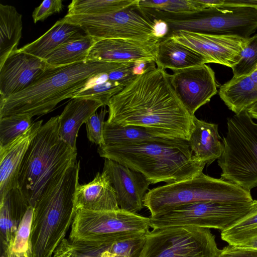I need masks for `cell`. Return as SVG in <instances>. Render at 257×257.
Here are the masks:
<instances>
[{
    "instance_id": "cell-1",
    "label": "cell",
    "mask_w": 257,
    "mask_h": 257,
    "mask_svg": "<svg viewBox=\"0 0 257 257\" xmlns=\"http://www.w3.org/2000/svg\"><path fill=\"white\" fill-rule=\"evenodd\" d=\"M155 64L111 98L106 121L143 126L188 141L194 126L193 116L177 96L170 74Z\"/></svg>"
},
{
    "instance_id": "cell-2",
    "label": "cell",
    "mask_w": 257,
    "mask_h": 257,
    "mask_svg": "<svg viewBox=\"0 0 257 257\" xmlns=\"http://www.w3.org/2000/svg\"><path fill=\"white\" fill-rule=\"evenodd\" d=\"M120 62L86 60L48 67L28 87L0 101V118L14 115L46 114L61 101L72 98L92 79L106 75Z\"/></svg>"
},
{
    "instance_id": "cell-3",
    "label": "cell",
    "mask_w": 257,
    "mask_h": 257,
    "mask_svg": "<svg viewBox=\"0 0 257 257\" xmlns=\"http://www.w3.org/2000/svg\"><path fill=\"white\" fill-rule=\"evenodd\" d=\"M59 115L42 125L24 156L18 177V188L30 206L58 183L77 162V151L59 136Z\"/></svg>"
},
{
    "instance_id": "cell-4",
    "label": "cell",
    "mask_w": 257,
    "mask_h": 257,
    "mask_svg": "<svg viewBox=\"0 0 257 257\" xmlns=\"http://www.w3.org/2000/svg\"><path fill=\"white\" fill-rule=\"evenodd\" d=\"M97 152L101 157L141 173L151 184L190 180L202 173L206 165L189 148L159 143L105 145L99 146Z\"/></svg>"
},
{
    "instance_id": "cell-5",
    "label": "cell",
    "mask_w": 257,
    "mask_h": 257,
    "mask_svg": "<svg viewBox=\"0 0 257 257\" xmlns=\"http://www.w3.org/2000/svg\"><path fill=\"white\" fill-rule=\"evenodd\" d=\"M80 161L70 167L60 181L34 207L29 257H52L71 228L76 212Z\"/></svg>"
},
{
    "instance_id": "cell-6",
    "label": "cell",
    "mask_w": 257,
    "mask_h": 257,
    "mask_svg": "<svg viewBox=\"0 0 257 257\" xmlns=\"http://www.w3.org/2000/svg\"><path fill=\"white\" fill-rule=\"evenodd\" d=\"M150 228V217L120 208L103 211L79 209L68 240L79 253L98 256L112 243L145 235Z\"/></svg>"
},
{
    "instance_id": "cell-7",
    "label": "cell",
    "mask_w": 257,
    "mask_h": 257,
    "mask_svg": "<svg viewBox=\"0 0 257 257\" xmlns=\"http://www.w3.org/2000/svg\"><path fill=\"white\" fill-rule=\"evenodd\" d=\"M252 200L250 191L202 172L190 180L150 190L144 198V205L149 210L151 216H154L178 206L196 202L247 203Z\"/></svg>"
},
{
    "instance_id": "cell-8",
    "label": "cell",
    "mask_w": 257,
    "mask_h": 257,
    "mask_svg": "<svg viewBox=\"0 0 257 257\" xmlns=\"http://www.w3.org/2000/svg\"><path fill=\"white\" fill-rule=\"evenodd\" d=\"M218 159L221 179L250 191L257 187V123L247 110L227 118Z\"/></svg>"
},
{
    "instance_id": "cell-9",
    "label": "cell",
    "mask_w": 257,
    "mask_h": 257,
    "mask_svg": "<svg viewBox=\"0 0 257 257\" xmlns=\"http://www.w3.org/2000/svg\"><path fill=\"white\" fill-rule=\"evenodd\" d=\"M160 19L168 25L167 37L183 30L248 39L257 30V9L249 7L220 6L190 14L164 15Z\"/></svg>"
},
{
    "instance_id": "cell-10",
    "label": "cell",
    "mask_w": 257,
    "mask_h": 257,
    "mask_svg": "<svg viewBox=\"0 0 257 257\" xmlns=\"http://www.w3.org/2000/svg\"><path fill=\"white\" fill-rule=\"evenodd\" d=\"M221 251L208 228L172 227L149 230L138 257H218Z\"/></svg>"
},
{
    "instance_id": "cell-11",
    "label": "cell",
    "mask_w": 257,
    "mask_h": 257,
    "mask_svg": "<svg viewBox=\"0 0 257 257\" xmlns=\"http://www.w3.org/2000/svg\"><path fill=\"white\" fill-rule=\"evenodd\" d=\"M251 202L205 201L179 206L159 215L150 216V227L158 229L193 226L223 231L249 212Z\"/></svg>"
},
{
    "instance_id": "cell-12",
    "label": "cell",
    "mask_w": 257,
    "mask_h": 257,
    "mask_svg": "<svg viewBox=\"0 0 257 257\" xmlns=\"http://www.w3.org/2000/svg\"><path fill=\"white\" fill-rule=\"evenodd\" d=\"M132 8L98 15H66L63 19L83 30L95 42L118 38L159 40L156 37L152 20Z\"/></svg>"
},
{
    "instance_id": "cell-13",
    "label": "cell",
    "mask_w": 257,
    "mask_h": 257,
    "mask_svg": "<svg viewBox=\"0 0 257 257\" xmlns=\"http://www.w3.org/2000/svg\"><path fill=\"white\" fill-rule=\"evenodd\" d=\"M167 37L204 57L208 63L231 68L239 60L247 39L236 36L216 35L179 31Z\"/></svg>"
},
{
    "instance_id": "cell-14",
    "label": "cell",
    "mask_w": 257,
    "mask_h": 257,
    "mask_svg": "<svg viewBox=\"0 0 257 257\" xmlns=\"http://www.w3.org/2000/svg\"><path fill=\"white\" fill-rule=\"evenodd\" d=\"M170 75L171 85L177 96L191 116L209 102L217 92L213 70L203 64L173 70Z\"/></svg>"
},
{
    "instance_id": "cell-15",
    "label": "cell",
    "mask_w": 257,
    "mask_h": 257,
    "mask_svg": "<svg viewBox=\"0 0 257 257\" xmlns=\"http://www.w3.org/2000/svg\"><path fill=\"white\" fill-rule=\"evenodd\" d=\"M103 171L110 179L121 209L137 213L144 207L151 184L142 174L108 159H104Z\"/></svg>"
},
{
    "instance_id": "cell-16",
    "label": "cell",
    "mask_w": 257,
    "mask_h": 257,
    "mask_svg": "<svg viewBox=\"0 0 257 257\" xmlns=\"http://www.w3.org/2000/svg\"><path fill=\"white\" fill-rule=\"evenodd\" d=\"M47 67L45 60L19 49L0 66V101L28 87Z\"/></svg>"
},
{
    "instance_id": "cell-17",
    "label": "cell",
    "mask_w": 257,
    "mask_h": 257,
    "mask_svg": "<svg viewBox=\"0 0 257 257\" xmlns=\"http://www.w3.org/2000/svg\"><path fill=\"white\" fill-rule=\"evenodd\" d=\"M160 41L120 38L99 40L90 48L87 60L155 62Z\"/></svg>"
},
{
    "instance_id": "cell-18",
    "label": "cell",
    "mask_w": 257,
    "mask_h": 257,
    "mask_svg": "<svg viewBox=\"0 0 257 257\" xmlns=\"http://www.w3.org/2000/svg\"><path fill=\"white\" fill-rule=\"evenodd\" d=\"M42 122L43 120L34 122L23 135L0 148V200L11 190L18 187L19 174L24 156Z\"/></svg>"
},
{
    "instance_id": "cell-19",
    "label": "cell",
    "mask_w": 257,
    "mask_h": 257,
    "mask_svg": "<svg viewBox=\"0 0 257 257\" xmlns=\"http://www.w3.org/2000/svg\"><path fill=\"white\" fill-rule=\"evenodd\" d=\"M76 210L110 211L120 209L115 191L107 174L98 172L92 181L77 186L74 199Z\"/></svg>"
},
{
    "instance_id": "cell-20",
    "label": "cell",
    "mask_w": 257,
    "mask_h": 257,
    "mask_svg": "<svg viewBox=\"0 0 257 257\" xmlns=\"http://www.w3.org/2000/svg\"><path fill=\"white\" fill-rule=\"evenodd\" d=\"M105 145H116L144 143H159L182 148H189L188 141L141 126H120L105 121Z\"/></svg>"
},
{
    "instance_id": "cell-21",
    "label": "cell",
    "mask_w": 257,
    "mask_h": 257,
    "mask_svg": "<svg viewBox=\"0 0 257 257\" xmlns=\"http://www.w3.org/2000/svg\"><path fill=\"white\" fill-rule=\"evenodd\" d=\"M29 204L18 187L11 190L0 200V230L3 256L12 253L19 224Z\"/></svg>"
},
{
    "instance_id": "cell-22",
    "label": "cell",
    "mask_w": 257,
    "mask_h": 257,
    "mask_svg": "<svg viewBox=\"0 0 257 257\" xmlns=\"http://www.w3.org/2000/svg\"><path fill=\"white\" fill-rule=\"evenodd\" d=\"M101 106V103L93 100L72 98L59 115L60 138L77 151L76 140L80 126Z\"/></svg>"
},
{
    "instance_id": "cell-23",
    "label": "cell",
    "mask_w": 257,
    "mask_h": 257,
    "mask_svg": "<svg viewBox=\"0 0 257 257\" xmlns=\"http://www.w3.org/2000/svg\"><path fill=\"white\" fill-rule=\"evenodd\" d=\"M193 119L194 126L188 140L190 149L197 159L209 165L222 152L218 125L199 119L195 115Z\"/></svg>"
},
{
    "instance_id": "cell-24",
    "label": "cell",
    "mask_w": 257,
    "mask_h": 257,
    "mask_svg": "<svg viewBox=\"0 0 257 257\" xmlns=\"http://www.w3.org/2000/svg\"><path fill=\"white\" fill-rule=\"evenodd\" d=\"M157 67L173 70L189 68L208 63L200 54L178 43L170 37L159 42L155 61Z\"/></svg>"
},
{
    "instance_id": "cell-25",
    "label": "cell",
    "mask_w": 257,
    "mask_h": 257,
    "mask_svg": "<svg viewBox=\"0 0 257 257\" xmlns=\"http://www.w3.org/2000/svg\"><path fill=\"white\" fill-rule=\"evenodd\" d=\"M219 95L230 110L238 114L257 102V85L250 76L232 77L220 86Z\"/></svg>"
},
{
    "instance_id": "cell-26",
    "label": "cell",
    "mask_w": 257,
    "mask_h": 257,
    "mask_svg": "<svg viewBox=\"0 0 257 257\" xmlns=\"http://www.w3.org/2000/svg\"><path fill=\"white\" fill-rule=\"evenodd\" d=\"M79 29L62 18L38 39L19 50L44 60L56 48L78 33Z\"/></svg>"
},
{
    "instance_id": "cell-27",
    "label": "cell",
    "mask_w": 257,
    "mask_h": 257,
    "mask_svg": "<svg viewBox=\"0 0 257 257\" xmlns=\"http://www.w3.org/2000/svg\"><path fill=\"white\" fill-rule=\"evenodd\" d=\"M22 16L12 6L0 4V66L16 52L22 37Z\"/></svg>"
},
{
    "instance_id": "cell-28",
    "label": "cell",
    "mask_w": 257,
    "mask_h": 257,
    "mask_svg": "<svg viewBox=\"0 0 257 257\" xmlns=\"http://www.w3.org/2000/svg\"><path fill=\"white\" fill-rule=\"evenodd\" d=\"M95 41L79 32L59 46L44 60L48 67H59L87 60Z\"/></svg>"
},
{
    "instance_id": "cell-29",
    "label": "cell",
    "mask_w": 257,
    "mask_h": 257,
    "mask_svg": "<svg viewBox=\"0 0 257 257\" xmlns=\"http://www.w3.org/2000/svg\"><path fill=\"white\" fill-rule=\"evenodd\" d=\"M221 239L228 244L244 246L257 238V200L251 202L249 212L229 228L221 231Z\"/></svg>"
},
{
    "instance_id": "cell-30",
    "label": "cell",
    "mask_w": 257,
    "mask_h": 257,
    "mask_svg": "<svg viewBox=\"0 0 257 257\" xmlns=\"http://www.w3.org/2000/svg\"><path fill=\"white\" fill-rule=\"evenodd\" d=\"M139 0H73L67 15H98L132 7H138Z\"/></svg>"
},
{
    "instance_id": "cell-31",
    "label": "cell",
    "mask_w": 257,
    "mask_h": 257,
    "mask_svg": "<svg viewBox=\"0 0 257 257\" xmlns=\"http://www.w3.org/2000/svg\"><path fill=\"white\" fill-rule=\"evenodd\" d=\"M138 7L174 15L190 14L207 8L197 0H139Z\"/></svg>"
},
{
    "instance_id": "cell-32",
    "label": "cell",
    "mask_w": 257,
    "mask_h": 257,
    "mask_svg": "<svg viewBox=\"0 0 257 257\" xmlns=\"http://www.w3.org/2000/svg\"><path fill=\"white\" fill-rule=\"evenodd\" d=\"M32 117L14 115L0 118V148L4 147L23 135L32 125Z\"/></svg>"
},
{
    "instance_id": "cell-33",
    "label": "cell",
    "mask_w": 257,
    "mask_h": 257,
    "mask_svg": "<svg viewBox=\"0 0 257 257\" xmlns=\"http://www.w3.org/2000/svg\"><path fill=\"white\" fill-rule=\"evenodd\" d=\"M125 86L116 82L104 80L75 93L72 98H81L98 101L107 106L111 98Z\"/></svg>"
},
{
    "instance_id": "cell-34",
    "label": "cell",
    "mask_w": 257,
    "mask_h": 257,
    "mask_svg": "<svg viewBox=\"0 0 257 257\" xmlns=\"http://www.w3.org/2000/svg\"><path fill=\"white\" fill-rule=\"evenodd\" d=\"M231 69L234 78L249 76L257 69V34L247 39L239 61Z\"/></svg>"
},
{
    "instance_id": "cell-35",
    "label": "cell",
    "mask_w": 257,
    "mask_h": 257,
    "mask_svg": "<svg viewBox=\"0 0 257 257\" xmlns=\"http://www.w3.org/2000/svg\"><path fill=\"white\" fill-rule=\"evenodd\" d=\"M33 214L34 207L29 206L18 227L12 248L14 253L28 251Z\"/></svg>"
},
{
    "instance_id": "cell-36",
    "label": "cell",
    "mask_w": 257,
    "mask_h": 257,
    "mask_svg": "<svg viewBox=\"0 0 257 257\" xmlns=\"http://www.w3.org/2000/svg\"><path fill=\"white\" fill-rule=\"evenodd\" d=\"M146 234L114 242L104 250L111 257H138L144 245Z\"/></svg>"
},
{
    "instance_id": "cell-37",
    "label": "cell",
    "mask_w": 257,
    "mask_h": 257,
    "mask_svg": "<svg viewBox=\"0 0 257 257\" xmlns=\"http://www.w3.org/2000/svg\"><path fill=\"white\" fill-rule=\"evenodd\" d=\"M108 112L105 106L99 112H95L90 116L85 121L87 137L89 141L98 145L99 146L105 145L103 130L105 124L104 118Z\"/></svg>"
},
{
    "instance_id": "cell-38",
    "label": "cell",
    "mask_w": 257,
    "mask_h": 257,
    "mask_svg": "<svg viewBox=\"0 0 257 257\" xmlns=\"http://www.w3.org/2000/svg\"><path fill=\"white\" fill-rule=\"evenodd\" d=\"M64 8L61 0H45L36 8L32 14L34 23L46 20L54 14L60 13Z\"/></svg>"
},
{
    "instance_id": "cell-39",
    "label": "cell",
    "mask_w": 257,
    "mask_h": 257,
    "mask_svg": "<svg viewBox=\"0 0 257 257\" xmlns=\"http://www.w3.org/2000/svg\"><path fill=\"white\" fill-rule=\"evenodd\" d=\"M218 257H257V249L228 244L221 249Z\"/></svg>"
},
{
    "instance_id": "cell-40",
    "label": "cell",
    "mask_w": 257,
    "mask_h": 257,
    "mask_svg": "<svg viewBox=\"0 0 257 257\" xmlns=\"http://www.w3.org/2000/svg\"><path fill=\"white\" fill-rule=\"evenodd\" d=\"M79 254L69 240L64 238L55 250L52 257H79Z\"/></svg>"
},
{
    "instance_id": "cell-41",
    "label": "cell",
    "mask_w": 257,
    "mask_h": 257,
    "mask_svg": "<svg viewBox=\"0 0 257 257\" xmlns=\"http://www.w3.org/2000/svg\"><path fill=\"white\" fill-rule=\"evenodd\" d=\"M152 21L156 38L159 40L166 38L169 33L166 22L160 18H155Z\"/></svg>"
},
{
    "instance_id": "cell-42",
    "label": "cell",
    "mask_w": 257,
    "mask_h": 257,
    "mask_svg": "<svg viewBox=\"0 0 257 257\" xmlns=\"http://www.w3.org/2000/svg\"><path fill=\"white\" fill-rule=\"evenodd\" d=\"M222 6L257 8V0H223Z\"/></svg>"
},
{
    "instance_id": "cell-43",
    "label": "cell",
    "mask_w": 257,
    "mask_h": 257,
    "mask_svg": "<svg viewBox=\"0 0 257 257\" xmlns=\"http://www.w3.org/2000/svg\"><path fill=\"white\" fill-rule=\"evenodd\" d=\"M247 111L252 118L257 119V102L250 106L247 109Z\"/></svg>"
},
{
    "instance_id": "cell-44",
    "label": "cell",
    "mask_w": 257,
    "mask_h": 257,
    "mask_svg": "<svg viewBox=\"0 0 257 257\" xmlns=\"http://www.w3.org/2000/svg\"><path fill=\"white\" fill-rule=\"evenodd\" d=\"M244 246L257 249V238L253 239L244 245Z\"/></svg>"
},
{
    "instance_id": "cell-45",
    "label": "cell",
    "mask_w": 257,
    "mask_h": 257,
    "mask_svg": "<svg viewBox=\"0 0 257 257\" xmlns=\"http://www.w3.org/2000/svg\"><path fill=\"white\" fill-rule=\"evenodd\" d=\"M9 257H29L28 252H21V253H14L13 252L11 255Z\"/></svg>"
},
{
    "instance_id": "cell-46",
    "label": "cell",
    "mask_w": 257,
    "mask_h": 257,
    "mask_svg": "<svg viewBox=\"0 0 257 257\" xmlns=\"http://www.w3.org/2000/svg\"><path fill=\"white\" fill-rule=\"evenodd\" d=\"M96 257H111L110 254L106 250L100 252Z\"/></svg>"
},
{
    "instance_id": "cell-47",
    "label": "cell",
    "mask_w": 257,
    "mask_h": 257,
    "mask_svg": "<svg viewBox=\"0 0 257 257\" xmlns=\"http://www.w3.org/2000/svg\"><path fill=\"white\" fill-rule=\"evenodd\" d=\"M249 76L253 81L257 85V69Z\"/></svg>"
},
{
    "instance_id": "cell-48",
    "label": "cell",
    "mask_w": 257,
    "mask_h": 257,
    "mask_svg": "<svg viewBox=\"0 0 257 257\" xmlns=\"http://www.w3.org/2000/svg\"><path fill=\"white\" fill-rule=\"evenodd\" d=\"M256 9H257V8H256Z\"/></svg>"
}]
</instances>
